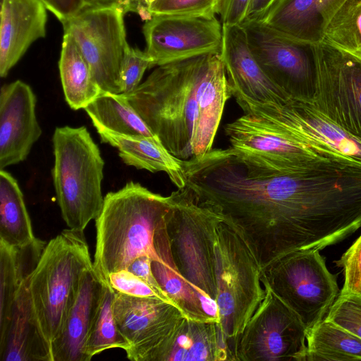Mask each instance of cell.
I'll return each instance as SVG.
<instances>
[{
	"label": "cell",
	"instance_id": "cell-14",
	"mask_svg": "<svg viewBox=\"0 0 361 361\" xmlns=\"http://www.w3.org/2000/svg\"><path fill=\"white\" fill-rule=\"evenodd\" d=\"M318 111L361 140V60L324 42L316 44Z\"/></svg>",
	"mask_w": 361,
	"mask_h": 361
},
{
	"label": "cell",
	"instance_id": "cell-27",
	"mask_svg": "<svg viewBox=\"0 0 361 361\" xmlns=\"http://www.w3.org/2000/svg\"><path fill=\"white\" fill-rule=\"evenodd\" d=\"M59 68L65 99L73 110L85 109L102 92L73 37L63 31Z\"/></svg>",
	"mask_w": 361,
	"mask_h": 361
},
{
	"label": "cell",
	"instance_id": "cell-29",
	"mask_svg": "<svg viewBox=\"0 0 361 361\" xmlns=\"http://www.w3.org/2000/svg\"><path fill=\"white\" fill-rule=\"evenodd\" d=\"M84 110L91 118L113 132L157 139L123 94L102 91Z\"/></svg>",
	"mask_w": 361,
	"mask_h": 361
},
{
	"label": "cell",
	"instance_id": "cell-22",
	"mask_svg": "<svg viewBox=\"0 0 361 361\" xmlns=\"http://www.w3.org/2000/svg\"><path fill=\"white\" fill-rule=\"evenodd\" d=\"M348 0H280L263 20L288 36L314 44Z\"/></svg>",
	"mask_w": 361,
	"mask_h": 361
},
{
	"label": "cell",
	"instance_id": "cell-26",
	"mask_svg": "<svg viewBox=\"0 0 361 361\" xmlns=\"http://www.w3.org/2000/svg\"><path fill=\"white\" fill-rule=\"evenodd\" d=\"M46 245L38 238L21 247L0 242V334L8 324L16 292L35 268Z\"/></svg>",
	"mask_w": 361,
	"mask_h": 361
},
{
	"label": "cell",
	"instance_id": "cell-11",
	"mask_svg": "<svg viewBox=\"0 0 361 361\" xmlns=\"http://www.w3.org/2000/svg\"><path fill=\"white\" fill-rule=\"evenodd\" d=\"M265 295L240 335L235 361H306L307 329L262 282Z\"/></svg>",
	"mask_w": 361,
	"mask_h": 361
},
{
	"label": "cell",
	"instance_id": "cell-25",
	"mask_svg": "<svg viewBox=\"0 0 361 361\" xmlns=\"http://www.w3.org/2000/svg\"><path fill=\"white\" fill-rule=\"evenodd\" d=\"M165 361H233L218 319H185Z\"/></svg>",
	"mask_w": 361,
	"mask_h": 361
},
{
	"label": "cell",
	"instance_id": "cell-17",
	"mask_svg": "<svg viewBox=\"0 0 361 361\" xmlns=\"http://www.w3.org/2000/svg\"><path fill=\"white\" fill-rule=\"evenodd\" d=\"M221 56L230 87L258 102L283 104L290 98L263 71L240 24L222 25Z\"/></svg>",
	"mask_w": 361,
	"mask_h": 361
},
{
	"label": "cell",
	"instance_id": "cell-4",
	"mask_svg": "<svg viewBox=\"0 0 361 361\" xmlns=\"http://www.w3.org/2000/svg\"><path fill=\"white\" fill-rule=\"evenodd\" d=\"M169 198L166 229L174 265L198 293L205 312L218 319L214 243L219 214L186 185Z\"/></svg>",
	"mask_w": 361,
	"mask_h": 361
},
{
	"label": "cell",
	"instance_id": "cell-13",
	"mask_svg": "<svg viewBox=\"0 0 361 361\" xmlns=\"http://www.w3.org/2000/svg\"><path fill=\"white\" fill-rule=\"evenodd\" d=\"M121 8H82L62 23L73 37L101 90L121 94L120 70L127 47Z\"/></svg>",
	"mask_w": 361,
	"mask_h": 361
},
{
	"label": "cell",
	"instance_id": "cell-43",
	"mask_svg": "<svg viewBox=\"0 0 361 361\" xmlns=\"http://www.w3.org/2000/svg\"><path fill=\"white\" fill-rule=\"evenodd\" d=\"M122 0H83L85 8H121Z\"/></svg>",
	"mask_w": 361,
	"mask_h": 361
},
{
	"label": "cell",
	"instance_id": "cell-1",
	"mask_svg": "<svg viewBox=\"0 0 361 361\" xmlns=\"http://www.w3.org/2000/svg\"><path fill=\"white\" fill-rule=\"evenodd\" d=\"M171 207L169 196L130 181L108 192L95 219L97 240L93 267L107 282L111 272L127 269L142 255L159 260L154 245L157 229Z\"/></svg>",
	"mask_w": 361,
	"mask_h": 361
},
{
	"label": "cell",
	"instance_id": "cell-32",
	"mask_svg": "<svg viewBox=\"0 0 361 361\" xmlns=\"http://www.w3.org/2000/svg\"><path fill=\"white\" fill-rule=\"evenodd\" d=\"M322 42L361 60V0H348L326 27Z\"/></svg>",
	"mask_w": 361,
	"mask_h": 361
},
{
	"label": "cell",
	"instance_id": "cell-19",
	"mask_svg": "<svg viewBox=\"0 0 361 361\" xmlns=\"http://www.w3.org/2000/svg\"><path fill=\"white\" fill-rule=\"evenodd\" d=\"M47 8L42 0H1L0 76L6 77L30 45L46 36Z\"/></svg>",
	"mask_w": 361,
	"mask_h": 361
},
{
	"label": "cell",
	"instance_id": "cell-16",
	"mask_svg": "<svg viewBox=\"0 0 361 361\" xmlns=\"http://www.w3.org/2000/svg\"><path fill=\"white\" fill-rule=\"evenodd\" d=\"M37 97L31 87L17 80L0 91V169L26 159L42 135L36 116Z\"/></svg>",
	"mask_w": 361,
	"mask_h": 361
},
{
	"label": "cell",
	"instance_id": "cell-24",
	"mask_svg": "<svg viewBox=\"0 0 361 361\" xmlns=\"http://www.w3.org/2000/svg\"><path fill=\"white\" fill-rule=\"evenodd\" d=\"M154 245L159 259L152 260V272L174 305L188 319L198 322L218 319L205 312L198 293L176 268L166 221L157 229Z\"/></svg>",
	"mask_w": 361,
	"mask_h": 361
},
{
	"label": "cell",
	"instance_id": "cell-9",
	"mask_svg": "<svg viewBox=\"0 0 361 361\" xmlns=\"http://www.w3.org/2000/svg\"><path fill=\"white\" fill-rule=\"evenodd\" d=\"M255 59L290 99L312 104L318 80L316 44L277 31L262 21L240 24Z\"/></svg>",
	"mask_w": 361,
	"mask_h": 361
},
{
	"label": "cell",
	"instance_id": "cell-12",
	"mask_svg": "<svg viewBox=\"0 0 361 361\" xmlns=\"http://www.w3.org/2000/svg\"><path fill=\"white\" fill-rule=\"evenodd\" d=\"M113 313L130 344L133 361H165L186 317L176 305L157 297H135L115 290Z\"/></svg>",
	"mask_w": 361,
	"mask_h": 361
},
{
	"label": "cell",
	"instance_id": "cell-39",
	"mask_svg": "<svg viewBox=\"0 0 361 361\" xmlns=\"http://www.w3.org/2000/svg\"><path fill=\"white\" fill-rule=\"evenodd\" d=\"M251 0H219L216 14L222 25L240 24L245 18Z\"/></svg>",
	"mask_w": 361,
	"mask_h": 361
},
{
	"label": "cell",
	"instance_id": "cell-42",
	"mask_svg": "<svg viewBox=\"0 0 361 361\" xmlns=\"http://www.w3.org/2000/svg\"><path fill=\"white\" fill-rule=\"evenodd\" d=\"M155 0H122L121 8L124 13H135L142 20H149L152 16L149 11L152 4Z\"/></svg>",
	"mask_w": 361,
	"mask_h": 361
},
{
	"label": "cell",
	"instance_id": "cell-44",
	"mask_svg": "<svg viewBox=\"0 0 361 361\" xmlns=\"http://www.w3.org/2000/svg\"><path fill=\"white\" fill-rule=\"evenodd\" d=\"M46 5L47 9L50 11L51 9V0H42Z\"/></svg>",
	"mask_w": 361,
	"mask_h": 361
},
{
	"label": "cell",
	"instance_id": "cell-10",
	"mask_svg": "<svg viewBox=\"0 0 361 361\" xmlns=\"http://www.w3.org/2000/svg\"><path fill=\"white\" fill-rule=\"evenodd\" d=\"M245 114L279 128L332 159L361 164V140L342 129L312 104L290 99L283 104L258 102L231 88Z\"/></svg>",
	"mask_w": 361,
	"mask_h": 361
},
{
	"label": "cell",
	"instance_id": "cell-30",
	"mask_svg": "<svg viewBox=\"0 0 361 361\" xmlns=\"http://www.w3.org/2000/svg\"><path fill=\"white\" fill-rule=\"evenodd\" d=\"M306 361L361 360V338L324 319L307 332Z\"/></svg>",
	"mask_w": 361,
	"mask_h": 361
},
{
	"label": "cell",
	"instance_id": "cell-40",
	"mask_svg": "<svg viewBox=\"0 0 361 361\" xmlns=\"http://www.w3.org/2000/svg\"><path fill=\"white\" fill-rule=\"evenodd\" d=\"M83 6V0H51L50 11L63 23Z\"/></svg>",
	"mask_w": 361,
	"mask_h": 361
},
{
	"label": "cell",
	"instance_id": "cell-2",
	"mask_svg": "<svg viewBox=\"0 0 361 361\" xmlns=\"http://www.w3.org/2000/svg\"><path fill=\"white\" fill-rule=\"evenodd\" d=\"M205 55L159 66L133 92L124 94L164 147L180 160L193 157Z\"/></svg>",
	"mask_w": 361,
	"mask_h": 361
},
{
	"label": "cell",
	"instance_id": "cell-34",
	"mask_svg": "<svg viewBox=\"0 0 361 361\" xmlns=\"http://www.w3.org/2000/svg\"><path fill=\"white\" fill-rule=\"evenodd\" d=\"M152 68V62L145 51L127 47L121 62L120 80L121 94H128L140 84L144 73Z\"/></svg>",
	"mask_w": 361,
	"mask_h": 361
},
{
	"label": "cell",
	"instance_id": "cell-7",
	"mask_svg": "<svg viewBox=\"0 0 361 361\" xmlns=\"http://www.w3.org/2000/svg\"><path fill=\"white\" fill-rule=\"evenodd\" d=\"M262 281L297 314L307 332L326 317L339 295L336 278L317 250L284 255L262 271Z\"/></svg>",
	"mask_w": 361,
	"mask_h": 361
},
{
	"label": "cell",
	"instance_id": "cell-36",
	"mask_svg": "<svg viewBox=\"0 0 361 361\" xmlns=\"http://www.w3.org/2000/svg\"><path fill=\"white\" fill-rule=\"evenodd\" d=\"M336 264L344 274L340 293L361 295V234Z\"/></svg>",
	"mask_w": 361,
	"mask_h": 361
},
{
	"label": "cell",
	"instance_id": "cell-20",
	"mask_svg": "<svg viewBox=\"0 0 361 361\" xmlns=\"http://www.w3.org/2000/svg\"><path fill=\"white\" fill-rule=\"evenodd\" d=\"M28 277L16 292L8 324L0 334L1 361H52L51 345L35 312Z\"/></svg>",
	"mask_w": 361,
	"mask_h": 361
},
{
	"label": "cell",
	"instance_id": "cell-18",
	"mask_svg": "<svg viewBox=\"0 0 361 361\" xmlns=\"http://www.w3.org/2000/svg\"><path fill=\"white\" fill-rule=\"evenodd\" d=\"M106 283L93 266L84 272L61 330L51 343L52 361H87L85 344Z\"/></svg>",
	"mask_w": 361,
	"mask_h": 361
},
{
	"label": "cell",
	"instance_id": "cell-6",
	"mask_svg": "<svg viewBox=\"0 0 361 361\" xmlns=\"http://www.w3.org/2000/svg\"><path fill=\"white\" fill-rule=\"evenodd\" d=\"M92 266L84 231L68 228L47 243L28 287L50 345L61 330L84 272Z\"/></svg>",
	"mask_w": 361,
	"mask_h": 361
},
{
	"label": "cell",
	"instance_id": "cell-38",
	"mask_svg": "<svg viewBox=\"0 0 361 361\" xmlns=\"http://www.w3.org/2000/svg\"><path fill=\"white\" fill-rule=\"evenodd\" d=\"M152 259L150 257L142 255L133 260L127 269L149 286L157 298L174 305L155 278L152 270Z\"/></svg>",
	"mask_w": 361,
	"mask_h": 361
},
{
	"label": "cell",
	"instance_id": "cell-33",
	"mask_svg": "<svg viewBox=\"0 0 361 361\" xmlns=\"http://www.w3.org/2000/svg\"><path fill=\"white\" fill-rule=\"evenodd\" d=\"M325 319L361 338V295L339 293Z\"/></svg>",
	"mask_w": 361,
	"mask_h": 361
},
{
	"label": "cell",
	"instance_id": "cell-5",
	"mask_svg": "<svg viewBox=\"0 0 361 361\" xmlns=\"http://www.w3.org/2000/svg\"><path fill=\"white\" fill-rule=\"evenodd\" d=\"M51 170L61 216L69 228L84 231L100 214L104 161L85 126L55 128Z\"/></svg>",
	"mask_w": 361,
	"mask_h": 361
},
{
	"label": "cell",
	"instance_id": "cell-35",
	"mask_svg": "<svg viewBox=\"0 0 361 361\" xmlns=\"http://www.w3.org/2000/svg\"><path fill=\"white\" fill-rule=\"evenodd\" d=\"M219 0H155L149 11L153 15L197 16L216 14Z\"/></svg>",
	"mask_w": 361,
	"mask_h": 361
},
{
	"label": "cell",
	"instance_id": "cell-21",
	"mask_svg": "<svg viewBox=\"0 0 361 361\" xmlns=\"http://www.w3.org/2000/svg\"><path fill=\"white\" fill-rule=\"evenodd\" d=\"M231 96L221 54H206L197 90V119L192 143L193 157H201L212 149L225 104Z\"/></svg>",
	"mask_w": 361,
	"mask_h": 361
},
{
	"label": "cell",
	"instance_id": "cell-37",
	"mask_svg": "<svg viewBox=\"0 0 361 361\" xmlns=\"http://www.w3.org/2000/svg\"><path fill=\"white\" fill-rule=\"evenodd\" d=\"M107 283L114 290L128 295L157 297L149 286L128 269L110 273Z\"/></svg>",
	"mask_w": 361,
	"mask_h": 361
},
{
	"label": "cell",
	"instance_id": "cell-8",
	"mask_svg": "<svg viewBox=\"0 0 361 361\" xmlns=\"http://www.w3.org/2000/svg\"><path fill=\"white\" fill-rule=\"evenodd\" d=\"M224 131L237 158L254 175L290 174L327 161H343L315 152L251 115L245 114L227 123Z\"/></svg>",
	"mask_w": 361,
	"mask_h": 361
},
{
	"label": "cell",
	"instance_id": "cell-31",
	"mask_svg": "<svg viewBox=\"0 0 361 361\" xmlns=\"http://www.w3.org/2000/svg\"><path fill=\"white\" fill-rule=\"evenodd\" d=\"M115 290L106 282L100 306L86 341L85 353L87 361L106 350L119 348L125 351L130 344L118 328L113 313Z\"/></svg>",
	"mask_w": 361,
	"mask_h": 361
},
{
	"label": "cell",
	"instance_id": "cell-15",
	"mask_svg": "<svg viewBox=\"0 0 361 361\" xmlns=\"http://www.w3.org/2000/svg\"><path fill=\"white\" fill-rule=\"evenodd\" d=\"M142 33L152 67L209 54H220L223 26L216 14L153 15Z\"/></svg>",
	"mask_w": 361,
	"mask_h": 361
},
{
	"label": "cell",
	"instance_id": "cell-23",
	"mask_svg": "<svg viewBox=\"0 0 361 361\" xmlns=\"http://www.w3.org/2000/svg\"><path fill=\"white\" fill-rule=\"evenodd\" d=\"M92 123L101 141L117 148L119 157L126 165L152 173L164 171L178 188L185 186L182 160L172 155L160 140L146 136L119 134L97 122Z\"/></svg>",
	"mask_w": 361,
	"mask_h": 361
},
{
	"label": "cell",
	"instance_id": "cell-28",
	"mask_svg": "<svg viewBox=\"0 0 361 361\" xmlns=\"http://www.w3.org/2000/svg\"><path fill=\"white\" fill-rule=\"evenodd\" d=\"M36 238L17 180L0 169V242L11 247H21Z\"/></svg>",
	"mask_w": 361,
	"mask_h": 361
},
{
	"label": "cell",
	"instance_id": "cell-41",
	"mask_svg": "<svg viewBox=\"0 0 361 361\" xmlns=\"http://www.w3.org/2000/svg\"><path fill=\"white\" fill-rule=\"evenodd\" d=\"M280 0H251L243 21L264 19Z\"/></svg>",
	"mask_w": 361,
	"mask_h": 361
},
{
	"label": "cell",
	"instance_id": "cell-3",
	"mask_svg": "<svg viewBox=\"0 0 361 361\" xmlns=\"http://www.w3.org/2000/svg\"><path fill=\"white\" fill-rule=\"evenodd\" d=\"M217 212V211H216ZM215 227L218 320L235 361L238 339L265 295L262 269L242 233L220 213Z\"/></svg>",
	"mask_w": 361,
	"mask_h": 361
}]
</instances>
